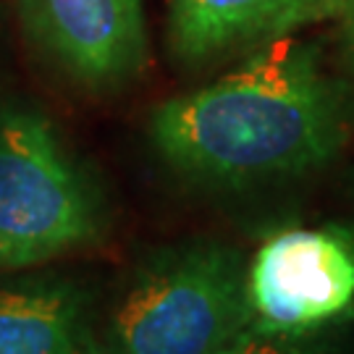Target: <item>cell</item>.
<instances>
[{"mask_svg": "<svg viewBox=\"0 0 354 354\" xmlns=\"http://www.w3.org/2000/svg\"><path fill=\"white\" fill-rule=\"evenodd\" d=\"M346 134L344 97L317 48L294 35L200 89L160 102L150 140L178 174L213 184L291 176L333 158Z\"/></svg>", "mask_w": 354, "mask_h": 354, "instance_id": "cell-1", "label": "cell"}, {"mask_svg": "<svg viewBox=\"0 0 354 354\" xmlns=\"http://www.w3.org/2000/svg\"><path fill=\"white\" fill-rule=\"evenodd\" d=\"M250 328L239 252L192 244L150 260L131 279L89 354H218Z\"/></svg>", "mask_w": 354, "mask_h": 354, "instance_id": "cell-2", "label": "cell"}, {"mask_svg": "<svg viewBox=\"0 0 354 354\" xmlns=\"http://www.w3.org/2000/svg\"><path fill=\"white\" fill-rule=\"evenodd\" d=\"M100 234V205L50 121L0 111V273L26 270Z\"/></svg>", "mask_w": 354, "mask_h": 354, "instance_id": "cell-3", "label": "cell"}, {"mask_svg": "<svg viewBox=\"0 0 354 354\" xmlns=\"http://www.w3.org/2000/svg\"><path fill=\"white\" fill-rule=\"evenodd\" d=\"M252 328L310 336L354 304V244L336 228H283L247 268Z\"/></svg>", "mask_w": 354, "mask_h": 354, "instance_id": "cell-4", "label": "cell"}, {"mask_svg": "<svg viewBox=\"0 0 354 354\" xmlns=\"http://www.w3.org/2000/svg\"><path fill=\"white\" fill-rule=\"evenodd\" d=\"M19 13L32 42L82 84H121L147 61L142 0H19Z\"/></svg>", "mask_w": 354, "mask_h": 354, "instance_id": "cell-5", "label": "cell"}, {"mask_svg": "<svg viewBox=\"0 0 354 354\" xmlns=\"http://www.w3.org/2000/svg\"><path fill=\"white\" fill-rule=\"evenodd\" d=\"M328 0H168L171 45L187 64L252 50L326 19Z\"/></svg>", "mask_w": 354, "mask_h": 354, "instance_id": "cell-6", "label": "cell"}, {"mask_svg": "<svg viewBox=\"0 0 354 354\" xmlns=\"http://www.w3.org/2000/svg\"><path fill=\"white\" fill-rule=\"evenodd\" d=\"M0 354H89L84 294L66 279H0Z\"/></svg>", "mask_w": 354, "mask_h": 354, "instance_id": "cell-7", "label": "cell"}, {"mask_svg": "<svg viewBox=\"0 0 354 354\" xmlns=\"http://www.w3.org/2000/svg\"><path fill=\"white\" fill-rule=\"evenodd\" d=\"M218 354H320L310 336H276L257 328L244 330L234 344Z\"/></svg>", "mask_w": 354, "mask_h": 354, "instance_id": "cell-8", "label": "cell"}, {"mask_svg": "<svg viewBox=\"0 0 354 354\" xmlns=\"http://www.w3.org/2000/svg\"><path fill=\"white\" fill-rule=\"evenodd\" d=\"M326 19L336 21L344 58H346L349 68L354 71V0H328Z\"/></svg>", "mask_w": 354, "mask_h": 354, "instance_id": "cell-9", "label": "cell"}, {"mask_svg": "<svg viewBox=\"0 0 354 354\" xmlns=\"http://www.w3.org/2000/svg\"><path fill=\"white\" fill-rule=\"evenodd\" d=\"M349 234V239H352V244H354V231H346Z\"/></svg>", "mask_w": 354, "mask_h": 354, "instance_id": "cell-10", "label": "cell"}]
</instances>
